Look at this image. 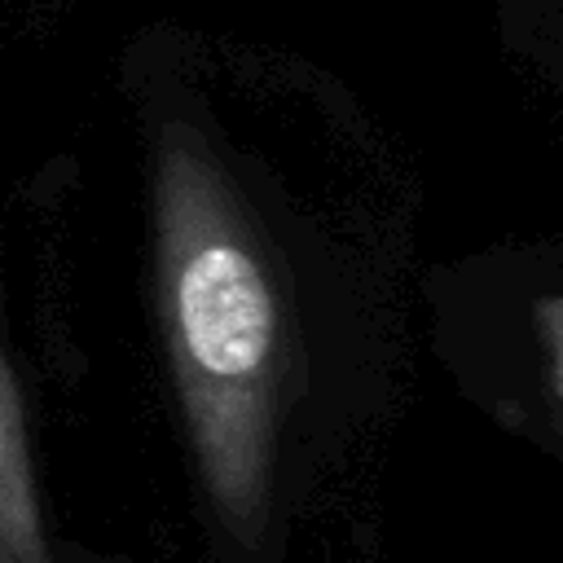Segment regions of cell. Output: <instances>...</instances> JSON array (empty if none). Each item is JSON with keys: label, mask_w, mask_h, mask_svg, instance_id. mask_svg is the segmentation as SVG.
<instances>
[{"label": "cell", "mask_w": 563, "mask_h": 563, "mask_svg": "<svg viewBox=\"0 0 563 563\" xmlns=\"http://www.w3.org/2000/svg\"><path fill=\"white\" fill-rule=\"evenodd\" d=\"M154 260L172 378L202 488L220 523L255 545L290 400V334L233 185L207 145L176 123L154 163Z\"/></svg>", "instance_id": "1"}, {"label": "cell", "mask_w": 563, "mask_h": 563, "mask_svg": "<svg viewBox=\"0 0 563 563\" xmlns=\"http://www.w3.org/2000/svg\"><path fill=\"white\" fill-rule=\"evenodd\" d=\"M550 325H554V352H559V378H563V308H554Z\"/></svg>", "instance_id": "3"}, {"label": "cell", "mask_w": 563, "mask_h": 563, "mask_svg": "<svg viewBox=\"0 0 563 563\" xmlns=\"http://www.w3.org/2000/svg\"><path fill=\"white\" fill-rule=\"evenodd\" d=\"M0 563H53L35 501L22 396L4 356V339H0Z\"/></svg>", "instance_id": "2"}]
</instances>
